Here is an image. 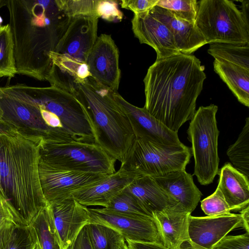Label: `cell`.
<instances>
[{
    "label": "cell",
    "mask_w": 249,
    "mask_h": 249,
    "mask_svg": "<svg viewBox=\"0 0 249 249\" xmlns=\"http://www.w3.org/2000/svg\"><path fill=\"white\" fill-rule=\"evenodd\" d=\"M17 74L46 80L55 47L71 20L56 0H6Z\"/></svg>",
    "instance_id": "1"
},
{
    "label": "cell",
    "mask_w": 249,
    "mask_h": 249,
    "mask_svg": "<svg viewBox=\"0 0 249 249\" xmlns=\"http://www.w3.org/2000/svg\"><path fill=\"white\" fill-rule=\"evenodd\" d=\"M196 56L180 53L156 59L143 79L144 108L171 130L177 133L196 112V100L206 75Z\"/></svg>",
    "instance_id": "2"
},
{
    "label": "cell",
    "mask_w": 249,
    "mask_h": 249,
    "mask_svg": "<svg viewBox=\"0 0 249 249\" xmlns=\"http://www.w3.org/2000/svg\"><path fill=\"white\" fill-rule=\"evenodd\" d=\"M42 140L18 129L0 135V194L27 226L48 204L39 176Z\"/></svg>",
    "instance_id": "3"
},
{
    "label": "cell",
    "mask_w": 249,
    "mask_h": 249,
    "mask_svg": "<svg viewBox=\"0 0 249 249\" xmlns=\"http://www.w3.org/2000/svg\"><path fill=\"white\" fill-rule=\"evenodd\" d=\"M71 85L69 92L81 104L94 142L122 162L135 137L127 117L113 98L111 91L90 77Z\"/></svg>",
    "instance_id": "4"
},
{
    "label": "cell",
    "mask_w": 249,
    "mask_h": 249,
    "mask_svg": "<svg viewBox=\"0 0 249 249\" xmlns=\"http://www.w3.org/2000/svg\"><path fill=\"white\" fill-rule=\"evenodd\" d=\"M40 159L62 170L107 175L116 172V160L95 142L43 139Z\"/></svg>",
    "instance_id": "5"
},
{
    "label": "cell",
    "mask_w": 249,
    "mask_h": 249,
    "mask_svg": "<svg viewBox=\"0 0 249 249\" xmlns=\"http://www.w3.org/2000/svg\"><path fill=\"white\" fill-rule=\"evenodd\" d=\"M193 156L191 147L157 144L135 139L120 169L137 177L152 178L185 170Z\"/></svg>",
    "instance_id": "6"
},
{
    "label": "cell",
    "mask_w": 249,
    "mask_h": 249,
    "mask_svg": "<svg viewBox=\"0 0 249 249\" xmlns=\"http://www.w3.org/2000/svg\"><path fill=\"white\" fill-rule=\"evenodd\" d=\"M217 110L218 107L213 104L200 107L191 119L187 131L195 160L194 175L202 185L212 183L219 170Z\"/></svg>",
    "instance_id": "7"
},
{
    "label": "cell",
    "mask_w": 249,
    "mask_h": 249,
    "mask_svg": "<svg viewBox=\"0 0 249 249\" xmlns=\"http://www.w3.org/2000/svg\"><path fill=\"white\" fill-rule=\"evenodd\" d=\"M195 23L206 44L249 43V29L233 1L200 0Z\"/></svg>",
    "instance_id": "8"
},
{
    "label": "cell",
    "mask_w": 249,
    "mask_h": 249,
    "mask_svg": "<svg viewBox=\"0 0 249 249\" xmlns=\"http://www.w3.org/2000/svg\"><path fill=\"white\" fill-rule=\"evenodd\" d=\"M2 120L15 128L47 138L71 137L66 130L48 126L41 115L39 106L25 84L0 87Z\"/></svg>",
    "instance_id": "9"
},
{
    "label": "cell",
    "mask_w": 249,
    "mask_h": 249,
    "mask_svg": "<svg viewBox=\"0 0 249 249\" xmlns=\"http://www.w3.org/2000/svg\"><path fill=\"white\" fill-rule=\"evenodd\" d=\"M37 103L56 115L64 128L75 140L94 142V137L81 104L70 92L57 87H37L26 85Z\"/></svg>",
    "instance_id": "10"
},
{
    "label": "cell",
    "mask_w": 249,
    "mask_h": 249,
    "mask_svg": "<svg viewBox=\"0 0 249 249\" xmlns=\"http://www.w3.org/2000/svg\"><path fill=\"white\" fill-rule=\"evenodd\" d=\"M38 170L41 189L48 203L69 198L76 191L94 184L107 176L58 169L40 159Z\"/></svg>",
    "instance_id": "11"
},
{
    "label": "cell",
    "mask_w": 249,
    "mask_h": 249,
    "mask_svg": "<svg viewBox=\"0 0 249 249\" xmlns=\"http://www.w3.org/2000/svg\"><path fill=\"white\" fill-rule=\"evenodd\" d=\"M119 52L111 36L101 34L89 53L86 63L90 77L99 85L117 92L121 78Z\"/></svg>",
    "instance_id": "12"
},
{
    "label": "cell",
    "mask_w": 249,
    "mask_h": 249,
    "mask_svg": "<svg viewBox=\"0 0 249 249\" xmlns=\"http://www.w3.org/2000/svg\"><path fill=\"white\" fill-rule=\"evenodd\" d=\"M242 228L239 214L189 217L188 244L181 249H213L231 231Z\"/></svg>",
    "instance_id": "13"
},
{
    "label": "cell",
    "mask_w": 249,
    "mask_h": 249,
    "mask_svg": "<svg viewBox=\"0 0 249 249\" xmlns=\"http://www.w3.org/2000/svg\"><path fill=\"white\" fill-rule=\"evenodd\" d=\"M88 210L89 223L108 227L120 233L125 241L160 243L153 219L115 213L105 208Z\"/></svg>",
    "instance_id": "14"
},
{
    "label": "cell",
    "mask_w": 249,
    "mask_h": 249,
    "mask_svg": "<svg viewBox=\"0 0 249 249\" xmlns=\"http://www.w3.org/2000/svg\"><path fill=\"white\" fill-rule=\"evenodd\" d=\"M113 98L127 117L135 139L157 144L178 146L183 143L176 133L151 115L144 107L135 106L118 92L111 91Z\"/></svg>",
    "instance_id": "15"
},
{
    "label": "cell",
    "mask_w": 249,
    "mask_h": 249,
    "mask_svg": "<svg viewBox=\"0 0 249 249\" xmlns=\"http://www.w3.org/2000/svg\"><path fill=\"white\" fill-rule=\"evenodd\" d=\"M50 217L61 249H68L90 219L88 208L72 196L48 203Z\"/></svg>",
    "instance_id": "16"
},
{
    "label": "cell",
    "mask_w": 249,
    "mask_h": 249,
    "mask_svg": "<svg viewBox=\"0 0 249 249\" xmlns=\"http://www.w3.org/2000/svg\"><path fill=\"white\" fill-rule=\"evenodd\" d=\"M98 19L96 16L71 18L53 52L86 63L98 37Z\"/></svg>",
    "instance_id": "17"
},
{
    "label": "cell",
    "mask_w": 249,
    "mask_h": 249,
    "mask_svg": "<svg viewBox=\"0 0 249 249\" xmlns=\"http://www.w3.org/2000/svg\"><path fill=\"white\" fill-rule=\"evenodd\" d=\"M132 30L141 44L152 47L157 59H164L180 53L167 27L150 11L134 14L131 20Z\"/></svg>",
    "instance_id": "18"
},
{
    "label": "cell",
    "mask_w": 249,
    "mask_h": 249,
    "mask_svg": "<svg viewBox=\"0 0 249 249\" xmlns=\"http://www.w3.org/2000/svg\"><path fill=\"white\" fill-rule=\"evenodd\" d=\"M191 213L179 203L153 214L160 242L171 249H181L189 240L188 227Z\"/></svg>",
    "instance_id": "19"
},
{
    "label": "cell",
    "mask_w": 249,
    "mask_h": 249,
    "mask_svg": "<svg viewBox=\"0 0 249 249\" xmlns=\"http://www.w3.org/2000/svg\"><path fill=\"white\" fill-rule=\"evenodd\" d=\"M137 177L119 169L100 181L76 191L71 196L87 207L100 206L106 208L115 196Z\"/></svg>",
    "instance_id": "20"
},
{
    "label": "cell",
    "mask_w": 249,
    "mask_h": 249,
    "mask_svg": "<svg viewBox=\"0 0 249 249\" xmlns=\"http://www.w3.org/2000/svg\"><path fill=\"white\" fill-rule=\"evenodd\" d=\"M150 11L169 29L180 53L191 54L206 44L195 22L183 19L171 11L157 6Z\"/></svg>",
    "instance_id": "21"
},
{
    "label": "cell",
    "mask_w": 249,
    "mask_h": 249,
    "mask_svg": "<svg viewBox=\"0 0 249 249\" xmlns=\"http://www.w3.org/2000/svg\"><path fill=\"white\" fill-rule=\"evenodd\" d=\"M153 178L186 210L191 213L194 211L202 194L195 184L192 175L182 170Z\"/></svg>",
    "instance_id": "22"
},
{
    "label": "cell",
    "mask_w": 249,
    "mask_h": 249,
    "mask_svg": "<svg viewBox=\"0 0 249 249\" xmlns=\"http://www.w3.org/2000/svg\"><path fill=\"white\" fill-rule=\"evenodd\" d=\"M217 188L221 192L231 211H240L249 206V178L226 163L219 170Z\"/></svg>",
    "instance_id": "23"
},
{
    "label": "cell",
    "mask_w": 249,
    "mask_h": 249,
    "mask_svg": "<svg viewBox=\"0 0 249 249\" xmlns=\"http://www.w3.org/2000/svg\"><path fill=\"white\" fill-rule=\"evenodd\" d=\"M125 188L136 197L146 210L152 214L179 204L149 176L136 178Z\"/></svg>",
    "instance_id": "24"
},
{
    "label": "cell",
    "mask_w": 249,
    "mask_h": 249,
    "mask_svg": "<svg viewBox=\"0 0 249 249\" xmlns=\"http://www.w3.org/2000/svg\"><path fill=\"white\" fill-rule=\"evenodd\" d=\"M214 71L243 105L249 107V71L227 62L214 60Z\"/></svg>",
    "instance_id": "25"
},
{
    "label": "cell",
    "mask_w": 249,
    "mask_h": 249,
    "mask_svg": "<svg viewBox=\"0 0 249 249\" xmlns=\"http://www.w3.org/2000/svg\"><path fill=\"white\" fill-rule=\"evenodd\" d=\"M208 53L214 60L227 62L249 71V43H212Z\"/></svg>",
    "instance_id": "26"
},
{
    "label": "cell",
    "mask_w": 249,
    "mask_h": 249,
    "mask_svg": "<svg viewBox=\"0 0 249 249\" xmlns=\"http://www.w3.org/2000/svg\"><path fill=\"white\" fill-rule=\"evenodd\" d=\"M47 205L38 213L29 226L34 232L41 249H61Z\"/></svg>",
    "instance_id": "27"
},
{
    "label": "cell",
    "mask_w": 249,
    "mask_h": 249,
    "mask_svg": "<svg viewBox=\"0 0 249 249\" xmlns=\"http://www.w3.org/2000/svg\"><path fill=\"white\" fill-rule=\"evenodd\" d=\"M233 167L249 178V118L236 141L227 151Z\"/></svg>",
    "instance_id": "28"
},
{
    "label": "cell",
    "mask_w": 249,
    "mask_h": 249,
    "mask_svg": "<svg viewBox=\"0 0 249 249\" xmlns=\"http://www.w3.org/2000/svg\"><path fill=\"white\" fill-rule=\"evenodd\" d=\"M49 56L52 61L51 68L71 78L73 82H79L90 77L86 63L53 51L50 52Z\"/></svg>",
    "instance_id": "29"
},
{
    "label": "cell",
    "mask_w": 249,
    "mask_h": 249,
    "mask_svg": "<svg viewBox=\"0 0 249 249\" xmlns=\"http://www.w3.org/2000/svg\"><path fill=\"white\" fill-rule=\"evenodd\" d=\"M86 226L92 249H118L124 240L118 232L105 225L90 223Z\"/></svg>",
    "instance_id": "30"
},
{
    "label": "cell",
    "mask_w": 249,
    "mask_h": 249,
    "mask_svg": "<svg viewBox=\"0 0 249 249\" xmlns=\"http://www.w3.org/2000/svg\"><path fill=\"white\" fill-rule=\"evenodd\" d=\"M106 209L110 211L153 220V216L125 188L115 196Z\"/></svg>",
    "instance_id": "31"
},
{
    "label": "cell",
    "mask_w": 249,
    "mask_h": 249,
    "mask_svg": "<svg viewBox=\"0 0 249 249\" xmlns=\"http://www.w3.org/2000/svg\"><path fill=\"white\" fill-rule=\"evenodd\" d=\"M17 74L14 43L9 24L0 26V78L14 77Z\"/></svg>",
    "instance_id": "32"
},
{
    "label": "cell",
    "mask_w": 249,
    "mask_h": 249,
    "mask_svg": "<svg viewBox=\"0 0 249 249\" xmlns=\"http://www.w3.org/2000/svg\"><path fill=\"white\" fill-rule=\"evenodd\" d=\"M61 11L67 17L96 16L99 0H56Z\"/></svg>",
    "instance_id": "33"
},
{
    "label": "cell",
    "mask_w": 249,
    "mask_h": 249,
    "mask_svg": "<svg viewBox=\"0 0 249 249\" xmlns=\"http://www.w3.org/2000/svg\"><path fill=\"white\" fill-rule=\"evenodd\" d=\"M156 6L191 22H195L198 7L196 0H158Z\"/></svg>",
    "instance_id": "34"
},
{
    "label": "cell",
    "mask_w": 249,
    "mask_h": 249,
    "mask_svg": "<svg viewBox=\"0 0 249 249\" xmlns=\"http://www.w3.org/2000/svg\"><path fill=\"white\" fill-rule=\"evenodd\" d=\"M37 243L35 234L29 225L17 226L5 249H35Z\"/></svg>",
    "instance_id": "35"
},
{
    "label": "cell",
    "mask_w": 249,
    "mask_h": 249,
    "mask_svg": "<svg viewBox=\"0 0 249 249\" xmlns=\"http://www.w3.org/2000/svg\"><path fill=\"white\" fill-rule=\"evenodd\" d=\"M201 208L204 213L208 216L231 213L228 204L217 187L213 194L201 201Z\"/></svg>",
    "instance_id": "36"
},
{
    "label": "cell",
    "mask_w": 249,
    "mask_h": 249,
    "mask_svg": "<svg viewBox=\"0 0 249 249\" xmlns=\"http://www.w3.org/2000/svg\"><path fill=\"white\" fill-rule=\"evenodd\" d=\"M119 1L113 0H99L98 6L99 18L110 22L121 21L124 17L123 13L118 8Z\"/></svg>",
    "instance_id": "37"
},
{
    "label": "cell",
    "mask_w": 249,
    "mask_h": 249,
    "mask_svg": "<svg viewBox=\"0 0 249 249\" xmlns=\"http://www.w3.org/2000/svg\"><path fill=\"white\" fill-rule=\"evenodd\" d=\"M0 228L9 224L17 226H27L22 222L10 203L0 194Z\"/></svg>",
    "instance_id": "38"
},
{
    "label": "cell",
    "mask_w": 249,
    "mask_h": 249,
    "mask_svg": "<svg viewBox=\"0 0 249 249\" xmlns=\"http://www.w3.org/2000/svg\"><path fill=\"white\" fill-rule=\"evenodd\" d=\"M213 249H249V232L238 235H226Z\"/></svg>",
    "instance_id": "39"
},
{
    "label": "cell",
    "mask_w": 249,
    "mask_h": 249,
    "mask_svg": "<svg viewBox=\"0 0 249 249\" xmlns=\"http://www.w3.org/2000/svg\"><path fill=\"white\" fill-rule=\"evenodd\" d=\"M158 0H121L123 8L131 10L134 14L145 12L156 6Z\"/></svg>",
    "instance_id": "40"
},
{
    "label": "cell",
    "mask_w": 249,
    "mask_h": 249,
    "mask_svg": "<svg viewBox=\"0 0 249 249\" xmlns=\"http://www.w3.org/2000/svg\"><path fill=\"white\" fill-rule=\"evenodd\" d=\"M39 106L41 117L45 123L48 126L53 128H62L65 129L61 121L56 115L46 110L40 105H39Z\"/></svg>",
    "instance_id": "41"
},
{
    "label": "cell",
    "mask_w": 249,
    "mask_h": 249,
    "mask_svg": "<svg viewBox=\"0 0 249 249\" xmlns=\"http://www.w3.org/2000/svg\"><path fill=\"white\" fill-rule=\"evenodd\" d=\"M72 249H92L86 225L82 229L74 240L72 245Z\"/></svg>",
    "instance_id": "42"
},
{
    "label": "cell",
    "mask_w": 249,
    "mask_h": 249,
    "mask_svg": "<svg viewBox=\"0 0 249 249\" xmlns=\"http://www.w3.org/2000/svg\"><path fill=\"white\" fill-rule=\"evenodd\" d=\"M128 249H171L160 243L138 242L126 241Z\"/></svg>",
    "instance_id": "43"
},
{
    "label": "cell",
    "mask_w": 249,
    "mask_h": 249,
    "mask_svg": "<svg viewBox=\"0 0 249 249\" xmlns=\"http://www.w3.org/2000/svg\"><path fill=\"white\" fill-rule=\"evenodd\" d=\"M17 226L9 224L0 228V249H5L8 240Z\"/></svg>",
    "instance_id": "44"
},
{
    "label": "cell",
    "mask_w": 249,
    "mask_h": 249,
    "mask_svg": "<svg viewBox=\"0 0 249 249\" xmlns=\"http://www.w3.org/2000/svg\"><path fill=\"white\" fill-rule=\"evenodd\" d=\"M240 2H241V9L240 11L243 19L247 28L249 29V0H243Z\"/></svg>",
    "instance_id": "45"
},
{
    "label": "cell",
    "mask_w": 249,
    "mask_h": 249,
    "mask_svg": "<svg viewBox=\"0 0 249 249\" xmlns=\"http://www.w3.org/2000/svg\"><path fill=\"white\" fill-rule=\"evenodd\" d=\"M239 214L242 218V228L246 232H249V206L241 210Z\"/></svg>",
    "instance_id": "46"
},
{
    "label": "cell",
    "mask_w": 249,
    "mask_h": 249,
    "mask_svg": "<svg viewBox=\"0 0 249 249\" xmlns=\"http://www.w3.org/2000/svg\"><path fill=\"white\" fill-rule=\"evenodd\" d=\"M18 129L4 121H0V135L10 134Z\"/></svg>",
    "instance_id": "47"
},
{
    "label": "cell",
    "mask_w": 249,
    "mask_h": 249,
    "mask_svg": "<svg viewBox=\"0 0 249 249\" xmlns=\"http://www.w3.org/2000/svg\"><path fill=\"white\" fill-rule=\"evenodd\" d=\"M118 249H128L124 240L122 241Z\"/></svg>",
    "instance_id": "48"
},
{
    "label": "cell",
    "mask_w": 249,
    "mask_h": 249,
    "mask_svg": "<svg viewBox=\"0 0 249 249\" xmlns=\"http://www.w3.org/2000/svg\"><path fill=\"white\" fill-rule=\"evenodd\" d=\"M6 0H0V10L4 6H6Z\"/></svg>",
    "instance_id": "49"
},
{
    "label": "cell",
    "mask_w": 249,
    "mask_h": 249,
    "mask_svg": "<svg viewBox=\"0 0 249 249\" xmlns=\"http://www.w3.org/2000/svg\"><path fill=\"white\" fill-rule=\"evenodd\" d=\"M2 111H1V108L0 107V121H3L2 120Z\"/></svg>",
    "instance_id": "50"
},
{
    "label": "cell",
    "mask_w": 249,
    "mask_h": 249,
    "mask_svg": "<svg viewBox=\"0 0 249 249\" xmlns=\"http://www.w3.org/2000/svg\"><path fill=\"white\" fill-rule=\"evenodd\" d=\"M35 249H41L38 242L37 243L36 245V247L35 248Z\"/></svg>",
    "instance_id": "51"
},
{
    "label": "cell",
    "mask_w": 249,
    "mask_h": 249,
    "mask_svg": "<svg viewBox=\"0 0 249 249\" xmlns=\"http://www.w3.org/2000/svg\"><path fill=\"white\" fill-rule=\"evenodd\" d=\"M2 22H3V19H2V18L1 17V16H0V26H1Z\"/></svg>",
    "instance_id": "52"
},
{
    "label": "cell",
    "mask_w": 249,
    "mask_h": 249,
    "mask_svg": "<svg viewBox=\"0 0 249 249\" xmlns=\"http://www.w3.org/2000/svg\"><path fill=\"white\" fill-rule=\"evenodd\" d=\"M68 249H72V245Z\"/></svg>",
    "instance_id": "53"
},
{
    "label": "cell",
    "mask_w": 249,
    "mask_h": 249,
    "mask_svg": "<svg viewBox=\"0 0 249 249\" xmlns=\"http://www.w3.org/2000/svg\"><path fill=\"white\" fill-rule=\"evenodd\" d=\"M0 201H1V199H0Z\"/></svg>",
    "instance_id": "54"
}]
</instances>
